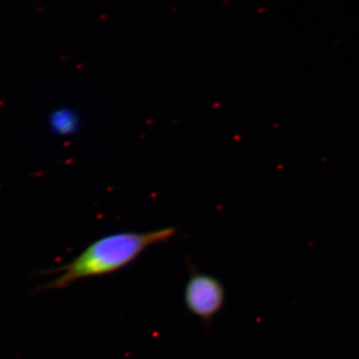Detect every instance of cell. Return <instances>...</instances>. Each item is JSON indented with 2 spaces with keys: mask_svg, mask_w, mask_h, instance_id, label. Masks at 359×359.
<instances>
[{
  "mask_svg": "<svg viewBox=\"0 0 359 359\" xmlns=\"http://www.w3.org/2000/svg\"><path fill=\"white\" fill-rule=\"evenodd\" d=\"M173 226L144 231H118L92 242L65 266L55 269L59 276L45 290L66 289L77 280L117 273L130 266L149 248L173 237Z\"/></svg>",
  "mask_w": 359,
  "mask_h": 359,
  "instance_id": "6da1fadb",
  "label": "cell"
},
{
  "mask_svg": "<svg viewBox=\"0 0 359 359\" xmlns=\"http://www.w3.org/2000/svg\"><path fill=\"white\" fill-rule=\"evenodd\" d=\"M185 285L184 302L186 308L196 318H200L205 327L223 309L226 302V289L216 276L198 271L193 264Z\"/></svg>",
  "mask_w": 359,
  "mask_h": 359,
  "instance_id": "7a4b0ae2",
  "label": "cell"
},
{
  "mask_svg": "<svg viewBox=\"0 0 359 359\" xmlns=\"http://www.w3.org/2000/svg\"><path fill=\"white\" fill-rule=\"evenodd\" d=\"M52 125L53 128L56 129L59 133L68 134L72 132L76 125V120L73 118V115L70 112L66 111H60L56 112L52 118Z\"/></svg>",
  "mask_w": 359,
  "mask_h": 359,
  "instance_id": "3957f363",
  "label": "cell"
}]
</instances>
